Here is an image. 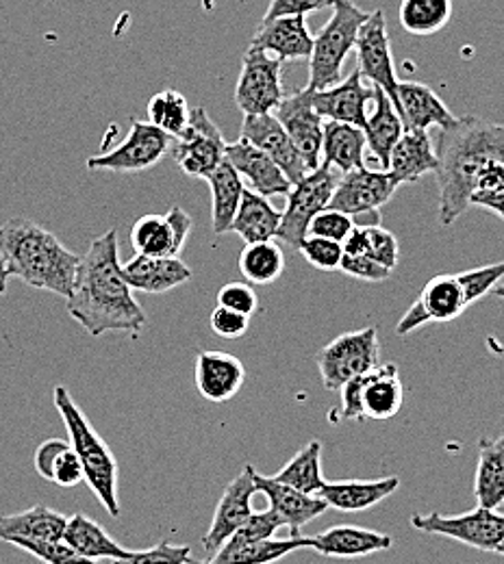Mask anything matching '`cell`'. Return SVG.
Segmentation results:
<instances>
[{"label":"cell","instance_id":"cell-8","mask_svg":"<svg viewBox=\"0 0 504 564\" xmlns=\"http://www.w3.org/2000/svg\"><path fill=\"white\" fill-rule=\"evenodd\" d=\"M378 333L374 326L344 333L315 356L324 389L340 391L348 380L378 365Z\"/></svg>","mask_w":504,"mask_h":564},{"label":"cell","instance_id":"cell-51","mask_svg":"<svg viewBox=\"0 0 504 564\" xmlns=\"http://www.w3.org/2000/svg\"><path fill=\"white\" fill-rule=\"evenodd\" d=\"M210 324H212V330L216 333L219 339L233 341V339H242L248 333L250 317H246L242 313H235L230 308L217 306L216 311L212 313Z\"/></svg>","mask_w":504,"mask_h":564},{"label":"cell","instance_id":"cell-56","mask_svg":"<svg viewBox=\"0 0 504 564\" xmlns=\"http://www.w3.org/2000/svg\"><path fill=\"white\" fill-rule=\"evenodd\" d=\"M492 293H494V295H498L501 300H504V281L501 282V284H498V286H496Z\"/></svg>","mask_w":504,"mask_h":564},{"label":"cell","instance_id":"cell-53","mask_svg":"<svg viewBox=\"0 0 504 564\" xmlns=\"http://www.w3.org/2000/svg\"><path fill=\"white\" fill-rule=\"evenodd\" d=\"M335 0H272L261 20H275L281 15H307L320 9L333 7Z\"/></svg>","mask_w":504,"mask_h":564},{"label":"cell","instance_id":"cell-26","mask_svg":"<svg viewBox=\"0 0 504 564\" xmlns=\"http://www.w3.org/2000/svg\"><path fill=\"white\" fill-rule=\"evenodd\" d=\"M398 102L405 131H429L432 127L446 129L454 122L446 102L425 83L398 80Z\"/></svg>","mask_w":504,"mask_h":564},{"label":"cell","instance_id":"cell-40","mask_svg":"<svg viewBox=\"0 0 504 564\" xmlns=\"http://www.w3.org/2000/svg\"><path fill=\"white\" fill-rule=\"evenodd\" d=\"M344 254L369 257L387 270H396L400 259V246L394 232L383 226H355L344 241Z\"/></svg>","mask_w":504,"mask_h":564},{"label":"cell","instance_id":"cell-44","mask_svg":"<svg viewBox=\"0 0 504 564\" xmlns=\"http://www.w3.org/2000/svg\"><path fill=\"white\" fill-rule=\"evenodd\" d=\"M298 252L304 257V261L322 272H333L340 270L342 257H344V243L333 241V239H324V237H313L307 235L300 243H298Z\"/></svg>","mask_w":504,"mask_h":564},{"label":"cell","instance_id":"cell-58","mask_svg":"<svg viewBox=\"0 0 504 564\" xmlns=\"http://www.w3.org/2000/svg\"><path fill=\"white\" fill-rule=\"evenodd\" d=\"M187 564H214V563H203V561H194V558H190V563Z\"/></svg>","mask_w":504,"mask_h":564},{"label":"cell","instance_id":"cell-3","mask_svg":"<svg viewBox=\"0 0 504 564\" xmlns=\"http://www.w3.org/2000/svg\"><path fill=\"white\" fill-rule=\"evenodd\" d=\"M0 261L9 279L68 300L81 257L44 226L11 217L0 224Z\"/></svg>","mask_w":504,"mask_h":564},{"label":"cell","instance_id":"cell-21","mask_svg":"<svg viewBox=\"0 0 504 564\" xmlns=\"http://www.w3.org/2000/svg\"><path fill=\"white\" fill-rule=\"evenodd\" d=\"M226 161L235 167L242 181H248V189L264 198L272 196H288L291 183L281 172V167L255 148L248 141L239 140L237 143H226Z\"/></svg>","mask_w":504,"mask_h":564},{"label":"cell","instance_id":"cell-55","mask_svg":"<svg viewBox=\"0 0 504 564\" xmlns=\"http://www.w3.org/2000/svg\"><path fill=\"white\" fill-rule=\"evenodd\" d=\"M7 281H9V276H7V270L0 261V295H4V291H7Z\"/></svg>","mask_w":504,"mask_h":564},{"label":"cell","instance_id":"cell-18","mask_svg":"<svg viewBox=\"0 0 504 564\" xmlns=\"http://www.w3.org/2000/svg\"><path fill=\"white\" fill-rule=\"evenodd\" d=\"M311 105L322 120L344 122L353 127H365L367 107L372 105V85L353 70L331 87L318 89L311 96Z\"/></svg>","mask_w":504,"mask_h":564},{"label":"cell","instance_id":"cell-11","mask_svg":"<svg viewBox=\"0 0 504 564\" xmlns=\"http://www.w3.org/2000/svg\"><path fill=\"white\" fill-rule=\"evenodd\" d=\"M170 152L187 176L207 178L226 159V140L205 107H194L187 131L172 140Z\"/></svg>","mask_w":504,"mask_h":564},{"label":"cell","instance_id":"cell-13","mask_svg":"<svg viewBox=\"0 0 504 564\" xmlns=\"http://www.w3.org/2000/svg\"><path fill=\"white\" fill-rule=\"evenodd\" d=\"M400 185L387 170H369L361 165L340 176V183L329 203L331 209L348 213L357 221L365 215H378Z\"/></svg>","mask_w":504,"mask_h":564},{"label":"cell","instance_id":"cell-42","mask_svg":"<svg viewBox=\"0 0 504 564\" xmlns=\"http://www.w3.org/2000/svg\"><path fill=\"white\" fill-rule=\"evenodd\" d=\"M146 111H148L150 124L157 127L159 131H163L165 135H170L172 140L181 138L190 127L192 107H190L187 98L176 89H163V91L154 94L148 100Z\"/></svg>","mask_w":504,"mask_h":564},{"label":"cell","instance_id":"cell-2","mask_svg":"<svg viewBox=\"0 0 504 564\" xmlns=\"http://www.w3.org/2000/svg\"><path fill=\"white\" fill-rule=\"evenodd\" d=\"M439 167V221L452 226L470 209L481 174L494 165H504V124L476 116L454 118V122L437 133L435 148Z\"/></svg>","mask_w":504,"mask_h":564},{"label":"cell","instance_id":"cell-43","mask_svg":"<svg viewBox=\"0 0 504 564\" xmlns=\"http://www.w3.org/2000/svg\"><path fill=\"white\" fill-rule=\"evenodd\" d=\"M400 24L411 35H435L452 20V0H400Z\"/></svg>","mask_w":504,"mask_h":564},{"label":"cell","instance_id":"cell-47","mask_svg":"<svg viewBox=\"0 0 504 564\" xmlns=\"http://www.w3.org/2000/svg\"><path fill=\"white\" fill-rule=\"evenodd\" d=\"M353 228H355V219L348 213L326 207L309 221L307 235L324 237V239H333V241L344 243L346 237L353 232Z\"/></svg>","mask_w":504,"mask_h":564},{"label":"cell","instance_id":"cell-54","mask_svg":"<svg viewBox=\"0 0 504 564\" xmlns=\"http://www.w3.org/2000/svg\"><path fill=\"white\" fill-rule=\"evenodd\" d=\"M474 207H483L487 212H494L498 217L504 219V185L494 189V192H483V194H474L472 203Z\"/></svg>","mask_w":504,"mask_h":564},{"label":"cell","instance_id":"cell-17","mask_svg":"<svg viewBox=\"0 0 504 564\" xmlns=\"http://www.w3.org/2000/svg\"><path fill=\"white\" fill-rule=\"evenodd\" d=\"M253 469H255L253 465H246L244 471L224 487V494L217 501L210 532L203 539V550L207 554H216L217 550L253 514V497L257 495V487H255V480H253Z\"/></svg>","mask_w":504,"mask_h":564},{"label":"cell","instance_id":"cell-9","mask_svg":"<svg viewBox=\"0 0 504 564\" xmlns=\"http://www.w3.org/2000/svg\"><path fill=\"white\" fill-rule=\"evenodd\" d=\"M283 94V62L248 46L235 85V105L244 116L272 113Z\"/></svg>","mask_w":504,"mask_h":564},{"label":"cell","instance_id":"cell-45","mask_svg":"<svg viewBox=\"0 0 504 564\" xmlns=\"http://www.w3.org/2000/svg\"><path fill=\"white\" fill-rule=\"evenodd\" d=\"M457 279H459V284H461L463 295L470 306V304L479 302L483 295L492 293L504 281V261L461 272V274H457Z\"/></svg>","mask_w":504,"mask_h":564},{"label":"cell","instance_id":"cell-33","mask_svg":"<svg viewBox=\"0 0 504 564\" xmlns=\"http://www.w3.org/2000/svg\"><path fill=\"white\" fill-rule=\"evenodd\" d=\"M281 215L283 212H279L268 198L246 187L228 232H235L244 243L270 241L277 239Z\"/></svg>","mask_w":504,"mask_h":564},{"label":"cell","instance_id":"cell-24","mask_svg":"<svg viewBox=\"0 0 504 564\" xmlns=\"http://www.w3.org/2000/svg\"><path fill=\"white\" fill-rule=\"evenodd\" d=\"M194 380L205 400L222 404L239 393L246 380V369L233 354L201 352L196 358Z\"/></svg>","mask_w":504,"mask_h":564},{"label":"cell","instance_id":"cell-34","mask_svg":"<svg viewBox=\"0 0 504 564\" xmlns=\"http://www.w3.org/2000/svg\"><path fill=\"white\" fill-rule=\"evenodd\" d=\"M474 495L481 508L498 510L504 503V434L479 441Z\"/></svg>","mask_w":504,"mask_h":564},{"label":"cell","instance_id":"cell-10","mask_svg":"<svg viewBox=\"0 0 504 564\" xmlns=\"http://www.w3.org/2000/svg\"><path fill=\"white\" fill-rule=\"evenodd\" d=\"M131 131L114 150L87 159L92 172H144L161 163L172 148V138L150 122L131 120Z\"/></svg>","mask_w":504,"mask_h":564},{"label":"cell","instance_id":"cell-19","mask_svg":"<svg viewBox=\"0 0 504 564\" xmlns=\"http://www.w3.org/2000/svg\"><path fill=\"white\" fill-rule=\"evenodd\" d=\"M239 140L248 141L255 148H259L264 154H268L281 167V172L288 176L291 185H296L300 178H304L309 174L302 156L298 154L286 129L272 113L244 116Z\"/></svg>","mask_w":504,"mask_h":564},{"label":"cell","instance_id":"cell-57","mask_svg":"<svg viewBox=\"0 0 504 564\" xmlns=\"http://www.w3.org/2000/svg\"><path fill=\"white\" fill-rule=\"evenodd\" d=\"M496 554H501V556H504V541L496 547Z\"/></svg>","mask_w":504,"mask_h":564},{"label":"cell","instance_id":"cell-32","mask_svg":"<svg viewBox=\"0 0 504 564\" xmlns=\"http://www.w3.org/2000/svg\"><path fill=\"white\" fill-rule=\"evenodd\" d=\"M398 489H400V478L389 476L378 480L326 482L318 495L329 503V508H335L342 512H361L392 497Z\"/></svg>","mask_w":504,"mask_h":564},{"label":"cell","instance_id":"cell-15","mask_svg":"<svg viewBox=\"0 0 504 564\" xmlns=\"http://www.w3.org/2000/svg\"><path fill=\"white\" fill-rule=\"evenodd\" d=\"M313 89L304 87L291 96H286L272 116L281 122L291 143L296 145L298 154L302 156L309 172L320 167L322 163V135H324V120L315 113L311 105Z\"/></svg>","mask_w":504,"mask_h":564},{"label":"cell","instance_id":"cell-22","mask_svg":"<svg viewBox=\"0 0 504 564\" xmlns=\"http://www.w3.org/2000/svg\"><path fill=\"white\" fill-rule=\"evenodd\" d=\"M253 480L257 494L266 495L270 503L268 508H272L283 519L291 536H298L300 528L329 510V503L320 495L300 494L288 485L277 482L272 476H261L257 469H253Z\"/></svg>","mask_w":504,"mask_h":564},{"label":"cell","instance_id":"cell-37","mask_svg":"<svg viewBox=\"0 0 504 564\" xmlns=\"http://www.w3.org/2000/svg\"><path fill=\"white\" fill-rule=\"evenodd\" d=\"M33 465L44 480H49L62 489H73L76 485L85 482L83 465H81L73 445L62 438L44 441L35 449Z\"/></svg>","mask_w":504,"mask_h":564},{"label":"cell","instance_id":"cell-5","mask_svg":"<svg viewBox=\"0 0 504 564\" xmlns=\"http://www.w3.org/2000/svg\"><path fill=\"white\" fill-rule=\"evenodd\" d=\"M365 13L353 0H335L333 15L313 35V51L309 57V83L307 87L318 91L342 80L344 64L357 46L360 29L367 20Z\"/></svg>","mask_w":504,"mask_h":564},{"label":"cell","instance_id":"cell-12","mask_svg":"<svg viewBox=\"0 0 504 564\" xmlns=\"http://www.w3.org/2000/svg\"><path fill=\"white\" fill-rule=\"evenodd\" d=\"M355 51H357V62H360L357 70H360L361 78L374 87H380L398 111L400 109L398 78H396V64H394V55H392V42L387 35V20H385L383 9L372 11L367 15V20L363 22Z\"/></svg>","mask_w":504,"mask_h":564},{"label":"cell","instance_id":"cell-16","mask_svg":"<svg viewBox=\"0 0 504 564\" xmlns=\"http://www.w3.org/2000/svg\"><path fill=\"white\" fill-rule=\"evenodd\" d=\"M192 226V217L181 207H172L165 215H144L131 228L133 250L144 257H179Z\"/></svg>","mask_w":504,"mask_h":564},{"label":"cell","instance_id":"cell-36","mask_svg":"<svg viewBox=\"0 0 504 564\" xmlns=\"http://www.w3.org/2000/svg\"><path fill=\"white\" fill-rule=\"evenodd\" d=\"M365 150H367V143H365L363 129L344 124V122H324L322 163L346 174L351 170L365 165L363 163Z\"/></svg>","mask_w":504,"mask_h":564},{"label":"cell","instance_id":"cell-31","mask_svg":"<svg viewBox=\"0 0 504 564\" xmlns=\"http://www.w3.org/2000/svg\"><path fill=\"white\" fill-rule=\"evenodd\" d=\"M363 133H365L367 150L380 163V170H387L392 148L403 138L405 124L394 102L387 98V94L374 85H372V113H367Z\"/></svg>","mask_w":504,"mask_h":564},{"label":"cell","instance_id":"cell-39","mask_svg":"<svg viewBox=\"0 0 504 564\" xmlns=\"http://www.w3.org/2000/svg\"><path fill=\"white\" fill-rule=\"evenodd\" d=\"M272 478L300 494H320L322 487L326 485V480L322 478V443L320 441L307 443Z\"/></svg>","mask_w":504,"mask_h":564},{"label":"cell","instance_id":"cell-14","mask_svg":"<svg viewBox=\"0 0 504 564\" xmlns=\"http://www.w3.org/2000/svg\"><path fill=\"white\" fill-rule=\"evenodd\" d=\"M465 308L468 300L463 295L457 274H439L427 282L420 297L409 306L405 317L398 322L396 333L400 337H407L431 322L448 324L461 317Z\"/></svg>","mask_w":504,"mask_h":564},{"label":"cell","instance_id":"cell-30","mask_svg":"<svg viewBox=\"0 0 504 564\" xmlns=\"http://www.w3.org/2000/svg\"><path fill=\"white\" fill-rule=\"evenodd\" d=\"M68 517L37 503L29 510L0 517V541L11 543L15 539L33 543H57L64 539Z\"/></svg>","mask_w":504,"mask_h":564},{"label":"cell","instance_id":"cell-50","mask_svg":"<svg viewBox=\"0 0 504 564\" xmlns=\"http://www.w3.org/2000/svg\"><path fill=\"white\" fill-rule=\"evenodd\" d=\"M283 519L272 510V508H266V510H259L246 519V523L235 532L237 536H244V539H272L281 528H283Z\"/></svg>","mask_w":504,"mask_h":564},{"label":"cell","instance_id":"cell-41","mask_svg":"<svg viewBox=\"0 0 504 564\" xmlns=\"http://www.w3.org/2000/svg\"><path fill=\"white\" fill-rule=\"evenodd\" d=\"M286 270V254L277 239L246 243L239 254V274L248 284H272Z\"/></svg>","mask_w":504,"mask_h":564},{"label":"cell","instance_id":"cell-35","mask_svg":"<svg viewBox=\"0 0 504 564\" xmlns=\"http://www.w3.org/2000/svg\"><path fill=\"white\" fill-rule=\"evenodd\" d=\"M71 550H74L78 556L92 558V561H116L129 554L122 545H118L105 528H100L94 519L76 512L68 517L64 539H62Z\"/></svg>","mask_w":504,"mask_h":564},{"label":"cell","instance_id":"cell-27","mask_svg":"<svg viewBox=\"0 0 504 564\" xmlns=\"http://www.w3.org/2000/svg\"><path fill=\"white\" fill-rule=\"evenodd\" d=\"M125 281L133 291L159 295L192 281V270L179 257L136 254L122 265Z\"/></svg>","mask_w":504,"mask_h":564},{"label":"cell","instance_id":"cell-6","mask_svg":"<svg viewBox=\"0 0 504 564\" xmlns=\"http://www.w3.org/2000/svg\"><path fill=\"white\" fill-rule=\"evenodd\" d=\"M411 525L425 534L446 536L479 552H496L504 541V514L481 506L463 514H414Z\"/></svg>","mask_w":504,"mask_h":564},{"label":"cell","instance_id":"cell-48","mask_svg":"<svg viewBox=\"0 0 504 564\" xmlns=\"http://www.w3.org/2000/svg\"><path fill=\"white\" fill-rule=\"evenodd\" d=\"M190 558L192 550L187 545H170L168 541H161L150 550L129 552L127 556L111 561V564H187Z\"/></svg>","mask_w":504,"mask_h":564},{"label":"cell","instance_id":"cell-23","mask_svg":"<svg viewBox=\"0 0 504 564\" xmlns=\"http://www.w3.org/2000/svg\"><path fill=\"white\" fill-rule=\"evenodd\" d=\"M392 545L394 539L389 534L360 525H335L309 536V550H315L326 558H363L376 552H387Z\"/></svg>","mask_w":504,"mask_h":564},{"label":"cell","instance_id":"cell-20","mask_svg":"<svg viewBox=\"0 0 504 564\" xmlns=\"http://www.w3.org/2000/svg\"><path fill=\"white\" fill-rule=\"evenodd\" d=\"M250 46L281 62L309 59L313 51V35L307 26V15H281L275 20H261L250 40Z\"/></svg>","mask_w":504,"mask_h":564},{"label":"cell","instance_id":"cell-7","mask_svg":"<svg viewBox=\"0 0 504 564\" xmlns=\"http://www.w3.org/2000/svg\"><path fill=\"white\" fill-rule=\"evenodd\" d=\"M340 174L335 167L320 163L313 172L291 185L288 194V207L281 215V226L277 239L298 248V243L307 237L309 221L329 207L333 192L340 183Z\"/></svg>","mask_w":504,"mask_h":564},{"label":"cell","instance_id":"cell-25","mask_svg":"<svg viewBox=\"0 0 504 564\" xmlns=\"http://www.w3.org/2000/svg\"><path fill=\"white\" fill-rule=\"evenodd\" d=\"M405 389L398 376V367L394 362L376 365L367 373H363L361 389V413L363 420L387 422L396 417L403 409Z\"/></svg>","mask_w":504,"mask_h":564},{"label":"cell","instance_id":"cell-46","mask_svg":"<svg viewBox=\"0 0 504 564\" xmlns=\"http://www.w3.org/2000/svg\"><path fill=\"white\" fill-rule=\"evenodd\" d=\"M11 545H15L18 550L31 554L33 558H37L40 563L44 564H100L98 561L78 556L64 541H57V543H33V541L15 539V541H11Z\"/></svg>","mask_w":504,"mask_h":564},{"label":"cell","instance_id":"cell-49","mask_svg":"<svg viewBox=\"0 0 504 564\" xmlns=\"http://www.w3.org/2000/svg\"><path fill=\"white\" fill-rule=\"evenodd\" d=\"M217 306L253 317L259 308V300L248 282H228L217 291Z\"/></svg>","mask_w":504,"mask_h":564},{"label":"cell","instance_id":"cell-1","mask_svg":"<svg viewBox=\"0 0 504 564\" xmlns=\"http://www.w3.org/2000/svg\"><path fill=\"white\" fill-rule=\"evenodd\" d=\"M68 313L92 337L105 333L140 335L144 330V308L125 281L118 228L92 239L87 252L81 257L68 297Z\"/></svg>","mask_w":504,"mask_h":564},{"label":"cell","instance_id":"cell-52","mask_svg":"<svg viewBox=\"0 0 504 564\" xmlns=\"http://www.w3.org/2000/svg\"><path fill=\"white\" fill-rule=\"evenodd\" d=\"M340 270L353 279L365 282H380L392 276V270L383 268L378 261L369 257H355V254H344Z\"/></svg>","mask_w":504,"mask_h":564},{"label":"cell","instance_id":"cell-29","mask_svg":"<svg viewBox=\"0 0 504 564\" xmlns=\"http://www.w3.org/2000/svg\"><path fill=\"white\" fill-rule=\"evenodd\" d=\"M437 167L439 161L429 131H405L392 148L387 163V172L398 185L418 183L427 174H435Z\"/></svg>","mask_w":504,"mask_h":564},{"label":"cell","instance_id":"cell-28","mask_svg":"<svg viewBox=\"0 0 504 564\" xmlns=\"http://www.w3.org/2000/svg\"><path fill=\"white\" fill-rule=\"evenodd\" d=\"M298 550H309V536L244 539L233 534L216 554L214 564H275Z\"/></svg>","mask_w":504,"mask_h":564},{"label":"cell","instance_id":"cell-38","mask_svg":"<svg viewBox=\"0 0 504 564\" xmlns=\"http://www.w3.org/2000/svg\"><path fill=\"white\" fill-rule=\"evenodd\" d=\"M212 189V226L217 237L230 230L235 213L239 209L242 194L246 189L242 176L224 159L216 170L205 178Z\"/></svg>","mask_w":504,"mask_h":564},{"label":"cell","instance_id":"cell-4","mask_svg":"<svg viewBox=\"0 0 504 564\" xmlns=\"http://www.w3.org/2000/svg\"><path fill=\"white\" fill-rule=\"evenodd\" d=\"M55 409L71 434L73 445L85 474L87 487L98 497L103 508L111 517H120V499H118V460L103 436L92 427L85 413L76 406L71 391L64 384H57L53 391Z\"/></svg>","mask_w":504,"mask_h":564}]
</instances>
